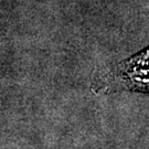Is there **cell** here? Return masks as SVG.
I'll use <instances>...</instances> for the list:
<instances>
[{
    "label": "cell",
    "mask_w": 149,
    "mask_h": 149,
    "mask_svg": "<svg viewBox=\"0 0 149 149\" xmlns=\"http://www.w3.org/2000/svg\"><path fill=\"white\" fill-rule=\"evenodd\" d=\"M92 88L97 92H148V49L130 59L104 69L94 79Z\"/></svg>",
    "instance_id": "cell-1"
}]
</instances>
